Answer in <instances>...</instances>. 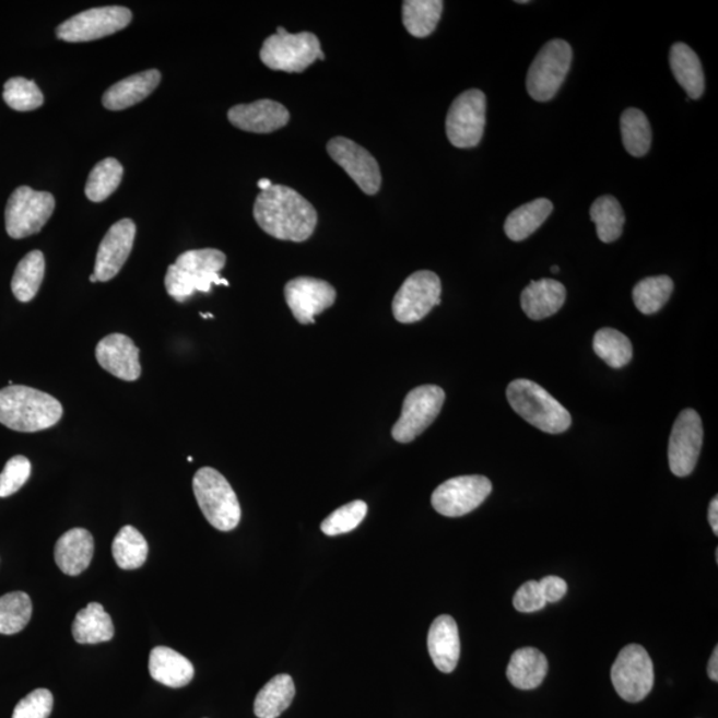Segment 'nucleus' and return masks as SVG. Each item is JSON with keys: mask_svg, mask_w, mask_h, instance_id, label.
<instances>
[{"mask_svg": "<svg viewBox=\"0 0 718 718\" xmlns=\"http://www.w3.org/2000/svg\"><path fill=\"white\" fill-rule=\"evenodd\" d=\"M31 616L33 601L27 593L10 592L0 598V634H17L27 627Z\"/></svg>", "mask_w": 718, "mask_h": 718, "instance_id": "nucleus-38", "label": "nucleus"}, {"mask_svg": "<svg viewBox=\"0 0 718 718\" xmlns=\"http://www.w3.org/2000/svg\"><path fill=\"white\" fill-rule=\"evenodd\" d=\"M566 297L567 291L562 282L550 279L532 281L521 292V309L533 321H540V319L556 315L566 303Z\"/></svg>", "mask_w": 718, "mask_h": 718, "instance_id": "nucleus-23", "label": "nucleus"}, {"mask_svg": "<svg viewBox=\"0 0 718 718\" xmlns=\"http://www.w3.org/2000/svg\"><path fill=\"white\" fill-rule=\"evenodd\" d=\"M704 428L697 411H681L669 438V469L679 478L688 476L695 470L703 449Z\"/></svg>", "mask_w": 718, "mask_h": 718, "instance_id": "nucleus-15", "label": "nucleus"}, {"mask_svg": "<svg viewBox=\"0 0 718 718\" xmlns=\"http://www.w3.org/2000/svg\"><path fill=\"white\" fill-rule=\"evenodd\" d=\"M540 591L543 593V598L548 603H557L567 593V582L558 576H545L542 580L539 581Z\"/></svg>", "mask_w": 718, "mask_h": 718, "instance_id": "nucleus-45", "label": "nucleus"}, {"mask_svg": "<svg viewBox=\"0 0 718 718\" xmlns=\"http://www.w3.org/2000/svg\"><path fill=\"white\" fill-rule=\"evenodd\" d=\"M3 99L20 113L38 109L45 103L38 85L24 78H12L4 84Z\"/></svg>", "mask_w": 718, "mask_h": 718, "instance_id": "nucleus-40", "label": "nucleus"}, {"mask_svg": "<svg viewBox=\"0 0 718 718\" xmlns=\"http://www.w3.org/2000/svg\"><path fill=\"white\" fill-rule=\"evenodd\" d=\"M507 399L517 414L530 425L548 434L567 432L573 423L564 409L548 390L530 379H515L507 388Z\"/></svg>", "mask_w": 718, "mask_h": 718, "instance_id": "nucleus-4", "label": "nucleus"}, {"mask_svg": "<svg viewBox=\"0 0 718 718\" xmlns=\"http://www.w3.org/2000/svg\"><path fill=\"white\" fill-rule=\"evenodd\" d=\"M440 279L429 270L410 275L392 299V315L398 322L414 323L440 304Z\"/></svg>", "mask_w": 718, "mask_h": 718, "instance_id": "nucleus-12", "label": "nucleus"}, {"mask_svg": "<svg viewBox=\"0 0 718 718\" xmlns=\"http://www.w3.org/2000/svg\"><path fill=\"white\" fill-rule=\"evenodd\" d=\"M113 555L120 568L137 569L149 556V543L134 527L125 526L114 539Z\"/></svg>", "mask_w": 718, "mask_h": 718, "instance_id": "nucleus-35", "label": "nucleus"}, {"mask_svg": "<svg viewBox=\"0 0 718 718\" xmlns=\"http://www.w3.org/2000/svg\"><path fill=\"white\" fill-rule=\"evenodd\" d=\"M72 635L79 644H99L113 640V619L99 603H90L79 611L72 624Z\"/></svg>", "mask_w": 718, "mask_h": 718, "instance_id": "nucleus-28", "label": "nucleus"}, {"mask_svg": "<svg viewBox=\"0 0 718 718\" xmlns=\"http://www.w3.org/2000/svg\"><path fill=\"white\" fill-rule=\"evenodd\" d=\"M260 58L268 69L299 73L317 59L325 60L321 43L311 33L290 34L284 27L263 42Z\"/></svg>", "mask_w": 718, "mask_h": 718, "instance_id": "nucleus-6", "label": "nucleus"}, {"mask_svg": "<svg viewBox=\"0 0 718 718\" xmlns=\"http://www.w3.org/2000/svg\"><path fill=\"white\" fill-rule=\"evenodd\" d=\"M162 73L149 70L120 80L108 89L103 96V106L110 110H120L134 106L146 99L157 89Z\"/></svg>", "mask_w": 718, "mask_h": 718, "instance_id": "nucleus-24", "label": "nucleus"}, {"mask_svg": "<svg viewBox=\"0 0 718 718\" xmlns=\"http://www.w3.org/2000/svg\"><path fill=\"white\" fill-rule=\"evenodd\" d=\"M549 672V661L537 648L515 650L507 667V678L515 688L531 691L543 683Z\"/></svg>", "mask_w": 718, "mask_h": 718, "instance_id": "nucleus-26", "label": "nucleus"}, {"mask_svg": "<svg viewBox=\"0 0 718 718\" xmlns=\"http://www.w3.org/2000/svg\"><path fill=\"white\" fill-rule=\"evenodd\" d=\"M367 505L364 501H354L348 505L337 508L322 521L321 530L328 537L342 535L357 529L362 520L366 518Z\"/></svg>", "mask_w": 718, "mask_h": 718, "instance_id": "nucleus-41", "label": "nucleus"}, {"mask_svg": "<svg viewBox=\"0 0 718 718\" xmlns=\"http://www.w3.org/2000/svg\"><path fill=\"white\" fill-rule=\"evenodd\" d=\"M493 491V483L482 475H464L442 483L432 496L435 511L447 518H459L474 511Z\"/></svg>", "mask_w": 718, "mask_h": 718, "instance_id": "nucleus-13", "label": "nucleus"}, {"mask_svg": "<svg viewBox=\"0 0 718 718\" xmlns=\"http://www.w3.org/2000/svg\"><path fill=\"white\" fill-rule=\"evenodd\" d=\"M669 64L678 83L688 94V99H699L705 91V76L697 54L684 43H676L669 54Z\"/></svg>", "mask_w": 718, "mask_h": 718, "instance_id": "nucleus-27", "label": "nucleus"}, {"mask_svg": "<svg viewBox=\"0 0 718 718\" xmlns=\"http://www.w3.org/2000/svg\"><path fill=\"white\" fill-rule=\"evenodd\" d=\"M445 391L435 385H423L404 398L402 413L391 429L399 444H410L437 420L444 408Z\"/></svg>", "mask_w": 718, "mask_h": 718, "instance_id": "nucleus-11", "label": "nucleus"}, {"mask_svg": "<svg viewBox=\"0 0 718 718\" xmlns=\"http://www.w3.org/2000/svg\"><path fill=\"white\" fill-rule=\"evenodd\" d=\"M94 550V538L90 531L72 529L63 533L55 545V562L61 573L78 576L90 567Z\"/></svg>", "mask_w": 718, "mask_h": 718, "instance_id": "nucleus-22", "label": "nucleus"}, {"mask_svg": "<svg viewBox=\"0 0 718 718\" xmlns=\"http://www.w3.org/2000/svg\"><path fill=\"white\" fill-rule=\"evenodd\" d=\"M442 0H404L402 21L410 35L427 38L437 28L444 12Z\"/></svg>", "mask_w": 718, "mask_h": 718, "instance_id": "nucleus-31", "label": "nucleus"}, {"mask_svg": "<svg viewBox=\"0 0 718 718\" xmlns=\"http://www.w3.org/2000/svg\"><path fill=\"white\" fill-rule=\"evenodd\" d=\"M296 686L290 674H279L263 686L256 697L255 715L259 718H278L291 707Z\"/></svg>", "mask_w": 718, "mask_h": 718, "instance_id": "nucleus-30", "label": "nucleus"}, {"mask_svg": "<svg viewBox=\"0 0 718 718\" xmlns=\"http://www.w3.org/2000/svg\"><path fill=\"white\" fill-rule=\"evenodd\" d=\"M708 674L710 680H714L715 683L718 681V648L716 647L714 654L710 656L708 664Z\"/></svg>", "mask_w": 718, "mask_h": 718, "instance_id": "nucleus-47", "label": "nucleus"}, {"mask_svg": "<svg viewBox=\"0 0 718 718\" xmlns=\"http://www.w3.org/2000/svg\"><path fill=\"white\" fill-rule=\"evenodd\" d=\"M329 156L357 184L362 192L374 196L382 186L379 164L369 151L348 138L337 137L327 145Z\"/></svg>", "mask_w": 718, "mask_h": 718, "instance_id": "nucleus-16", "label": "nucleus"}, {"mask_svg": "<svg viewBox=\"0 0 718 718\" xmlns=\"http://www.w3.org/2000/svg\"><path fill=\"white\" fill-rule=\"evenodd\" d=\"M55 210L51 193L23 186L12 192L5 207V231L15 239L36 235L48 223Z\"/></svg>", "mask_w": 718, "mask_h": 718, "instance_id": "nucleus-8", "label": "nucleus"}, {"mask_svg": "<svg viewBox=\"0 0 718 718\" xmlns=\"http://www.w3.org/2000/svg\"><path fill=\"white\" fill-rule=\"evenodd\" d=\"M96 360L114 377L133 382L141 376L140 350L125 334H109L97 343Z\"/></svg>", "mask_w": 718, "mask_h": 718, "instance_id": "nucleus-19", "label": "nucleus"}, {"mask_svg": "<svg viewBox=\"0 0 718 718\" xmlns=\"http://www.w3.org/2000/svg\"><path fill=\"white\" fill-rule=\"evenodd\" d=\"M486 95L479 90L464 91L452 102L446 118V133L457 149H474L486 127Z\"/></svg>", "mask_w": 718, "mask_h": 718, "instance_id": "nucleus-10", "label": "nucleus"}, {"mask_svg": "<svg viewBox=\"0 0 718 718\" xmlns=\"http://www.w3.org/2000/svg\"><path fill=\"white\" fill-rule=\"evenodd\" d=\"M551 272L552 273H557L558 272V267H552Z\"/></svg>", "mask_w": 718, "mask_h": 718, "instance_id": "nucleus-50", "label": "nucleus"}, {"mask_svg": "<svg viewBox=\"0 0 718 718\" xmlns=\"http://www.w3.org/2000/svg\"><path fill=\"white\" fill-rule=\"evenodd\" d=\"M63 416V407L47 392L11 385L0 390V423L20 433L50 428Z\"/></svg>", "mask_w": 718, "mask_h": 718, "instance_id": "nucleus-2", "label": "nucleus"}, {"mask_svg": "<svg viewBox=\"0 0 718 718\" xmlns=\"http://www.w3.org/2000/svg\"><path fill=\"white\" fill-rule=\"evenodd\" d=\"M151 678L169 688H183L192 681L195 668L186 656L168 647H156L150 656Z\"/></svg>", "mask_w": 718, "mask_h": 718, "instance_id": "nucleus-25", "label": "nucleus"}, {"mask_svg": "<svg viewBox=\"0 0 718 718\" xmlns=\"http://www.w3.org/2000/svg\"><path fill=\"white\" fill-rule=\"evenodd\" d=\"M617 695L628 703H640L654 688V662L646 648L629 644L620 650L611 669Z\"/></svg>", "mask_w": 718, "mask_h": 718, "instance_id": "nucleus-9", "label": "nucleus"}, {"mask_svg": "<svg viewBox=\"0 0 718 718\" xmlns=\"http://www.w3.org/2000/svg\"><path fill=\"white\" fill-rule=\"evenodd\" d=\"M54 708V696L48 690H35L16 705L12 718H48Z\"/></svg>", "mask_w": 718, "mask_h": 718, "instance_id": "nucleus-43", "label": "nucleus"}, {"mask_svg": "<svg viewBox=\"0 0 718 718\" xmlns=\"http://www.w3.org/2000/svg\"><path fill=\"white\" fill-rule=\"evenodd\" d=\"M137 225L130 219H122L110 226L97 250L94 274L97 281L107 282L118 275L130 257Z\"/></svg>", "mask_w": 718, "mask_h": 718, "instance_id": "nucleus-18", "label": "nucleus"}, {"mask_svg": "<svg viewBox=\"0 0 718 718\" xmlns=\"http://www.w3.org/2000/svg\"><path fill=\"white\" fill-rule=\"evenodd\" d=\"M228 119L239 130L254 133H272L287 126L290 110L279 102L262 99L232 107Z\"/></svg>", "mask_w": 718, "mask_h": 718, "instance_id": "nucleus-20", "label": "nucleus"}, {"mask_svg": "<svg viewBox=\"0 0 718 718\" xmlns=\"http://www.w3.org/2000/svg\"><path fill=\"white\" fill-rule=\"evenodd\" d=\"M593 350L613 369L627 366L634 355L628 337L615 329H600L593 337Z\"/></svg>", "mask_w": 718, "mask_h": 718, "instance_id": "nucleus-36", "label": "nucleus"}, {"mask_svg": "<svg viewBox=\"0 0 718 718\" xmlns=\"http://www.w3.org/2000/svg\"><path fill=\"white\" fill-rule=\"evenodd\" d=\"M589 216L597 225L600 242L610 244L622 236L625 214L622 205L613 196H601L595 201Z\"/></svg>", "mask_w": 718, "mask_h": 718, "instance_id": "nucleus-33", "label": "nucleus"}, {"mask_svg": "<svg viewBox=\"0 0 718 718\" xmlns=\"http://www.w3.org/2000/svg\"><path fill=\"white\" fill-rule=\"evenodd\" d=\"M548 605L542 591H540L539 581L531 580L521 585L514 597L515 610L523 613H531L543 610Z\"/></svg>", "mask_w": 718, "mask_h": 718, "instance_id": "nucleus-44", "label": "nucleus"}, {"mask_svg": "<svg viewBox=\"0 0 718 718\" xmlns=\"http://www.w3.org/2000/svg\"><path fill=\"white\" fill-rule=\"evenodd\" d=\"M620 130H622L624 149L629 155L635 157L647 155L652 143V130L647 116L640 109H625L620 119Z\"/></svg>", "mask_w": 718, "mask_h": 718, "instance_id": "nucleus-34", "label": "nucleus"}, {"mask_svg": "<svg viewBox=\"0 0 718 718\" xmlns=\"http://www.w3.org/2000/svg\"><path fill=\"white\" fill-rule=\"evenodd\" d=\"M46 260L40 250H33L17 263L11 290L21 303H30L38 294L45 279Z\"/></svg>", "mask_w": 718, "mask_h": 718, "instance_id": "nucleus-32", "label": "nucleus"}, {"mask_svg": "<svg viewBox=\"0 0 718 718\" xmlns=\"http://www.w3.org/2000/svg\"><path fill=\"white\" fill-rule=\"evenodd\" d=\"M284 293L293 317L301 325L315 323L316 316L331 308L337 298V292L329 282L313 278L291 280Z\"/></svg>", "mask_w": 718, "mask_h": 718, "instance_id": "nucleus-17", "label": "nucleus"}, {"mask_svg": "<svg viewBox=\"0 0 718 718\" xmlns=\"http://www.w3.org/2000/svg\"><path fill=\"white\" fill-rule=\"evenodd\" d=\"M428 654L440 672L451 673L460 656L459 631L456 620L442 615L434 620L427 637Z\"/></svg>", "mask_w": 718, "mask_h": 718, "instance_id": "nucleus-21", "label": "nucleus"}, {"mask_svg": "<svg viewBox=\"0 0 718 718\" xmlns=\"http://www.w3.org/2000/svg\"><path fill=\"white\" fill-rule=\"evenodd\" d=\"M254 214L260 228L281 242L304 243L318 224L316 208L297 190L279 184L257 196Z\"/></svg>", "mask_w": 718, "mask_h": 718, "instance_id": "nucleus-1", "label": "nucleus"}, {"mask_svg": "<svg viewBox=\"0 0 718 718\" xmlns=\"http://www.w3.org/2000/svg\"><path fill=\"white\" fill-rule=\"evenodd\" d=\"M554 205L548 199H538L529 204L517 208L508 214L505 223V232L513 242H523L535 233L545 223Z\"/></svg>", "mask_w": 718, "mask_h": 718, "instance_id": "nucleus-29", "label": "nucleus"}, {"mask_svg": "<svg viewBox=\"0 0 718 718\" xmlns=\"http://www.w3.org/2000/svg\"><path fill=\"white\" fill-rule=\"evenodd\" d=\"M193 493L204 517L214 529L235 530L242 520V507L235 490L224 475L212 468H202L193 478Z\"/></svg>", "mask_w": 718, "mask_h": 718, "instance_id": "nucleus-5", "label": "nucleus"}, {"mask_svg": "<svg viewBox=\"0 0 718 718\" xmlns=\"http://www.w3.org/2000/svg\"><path fill=\"white\" fill-rule=\"evenodd\" d=\"M673 292V281L668 275L644 279L634 287V303L643 315H655L668 303Z\"/></svg>", "mask_w": 718, "mask_h": 718, "instance_id": "nucleus-37", "label": "nucleus"}, {"mask_svg": "<svg viewBox=\"0 0 718 718\" xmlns=\"http://www.w3.org/2000/svg\"><path fill=\"white\" fill-rule=\"evenodd\" d=\"M31 475V462L26 457L16 456L5 463L0 474V498H8L20 491Z\"/></svg>", "mask_w": 718, "mask_h": 718, "instance_id": "nucleus-42", "label": "nucleus"}, {"mask_svg": "<svg viewBox=\"0 0 718 718\" xmlns=\"http://www.w3.org/2000/svg\"><path fill=\"white\" fill-rule=\"evenodd\" d=\"M257 186H259L261 192H263V190H268L270 187H272L273 184L269 179H261Z\"/></svg>", "mask_w": 718, "mask_h": 718, "instance_id": "nucleus-48", "label": "nucleus"}, {"mask_svg": "<svg viewBox=\"0 0 718 718\" xmlns=\"http://www.w3.org/2000/svg\"><path fill=\"white\" fill-rule=\"evenodd\" d=\"M226 256L219 249L188 250L177 257L165 275V290L177 303H186L196 292L210 293L213 285L229 286L220 278Z\"/></svg>", "mask_w": 718, "mask_h": 718, "instance_id": "nucleus-3", "label": "nucleus"}, {"mask_svg": "<svg viewBox=\"0 0 718 718\" xmlns=\"http://www.w3.org/2000/svg\"><path fill=\"white\" fill-rule=\"evenodd\" d=\"M132 21V12L121 5L91 9L72 16L57 28L59 39L70 43L106 38L125 30Z\"/></svg>", "mask_w": 718, "mask_h": 718, "instance_id": "nucleus-14", "label": "nucleus"}, {"mask_svg": "<svg viewBox=\"0 0 718 718\" xmlns=\"http://www.w3.org/2000/svg\"><path fill=\"white\" fill-rule=\"evenodd\" d=\"M573 63V48L566 40L554 39L542 47L527 75V91L537 102L554 99Z\"/></svg>", "mask_w": 718, "mask_h": 718, "instance_id": "nucleus-7", "label": "nucleus"}, {"mask_svg": "<svg viewBox=\"0 0 718 718\" xmlns=\"http://www.w3.org/2000/svg\"><path fill=\"white\" fill-rule=\"evenodd\" d=\"M122 174L125 169L118 160L113 157L103 160L92 169L85 186V195L94 202L107 200L120 186Z\"/></svg>", "mask_w": 718, "mask_h": 718, "instance_id": "nucleus-39", "label": "nucleus"}, {"mask_svg": "<svg viewBox=\"0 0 718 718\" xmlns=\"http://www.w3.org/2000/svg\"><path fill=\"white\" fill-rule=\"evenodd\" d=\"M90 281H91V282H94V284H95V282H99V281H97L96 275H95L94 273H92V274L90 275Z\"/></svg>", "mask_w": 718, "mask_h": 718, "instance_id": "nucleus-49", "label": "nucleus"}, {"mask_svg": "<svg viewBox=\"0 0 718 718\" xmlns=\"http://www.w3.org/2000/svg\"><path fill=\"white\" fill-rule=\"evenodd\" d=\"M708 519L711 530H714L715 535H718V499L717 496L714 501L710 502Z\"/></svg>", "mask_w": 718, "mask_h": 718, "instance_id": "nucleus-46", "label": "nucleus"}]
</instances>
